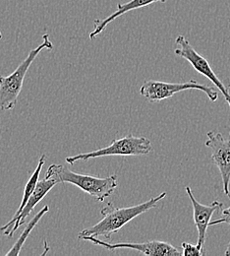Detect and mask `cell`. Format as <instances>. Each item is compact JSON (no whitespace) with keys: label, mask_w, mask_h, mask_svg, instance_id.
<instances>
[{"label":"cell","mask_w":230,"mask_h":256,"mask_svg":"<svg viewBox=\"0 0 230 256\" xmlns=\"http://www.w3.org/2000/svg\"><path fill=\"white\" fill-rule=\"evenodd\" d=\"M166 194V192H163L144 203L123 208L115 207L113 202H108L100 210V215L102 216L101 220L99 223L81 230L78 234V240H82L86 236H103L104 238L109 240L112 234L118 232L132 220L156 208L157 204L165 198Z\"/></svg>","instance_id":"1"},{"label":"cell","mask_w":230,"mask_h":256,"mask_svg":"<svg viewBox=\"0 0 230 256\" xmlns=\"http://www.w3.org/2000/svg\"><path fill=\"white\" fill-rule=\"evenodd\" d=\"M45 176L54 178L58 184H74L99 202L104 201L115 192L118 186V178L116 174L107 178L82 174L70 170L64 164H50Z\"/></svg>","instance_id":"2"},{"label":"cell","mask_w":230,"mask_h":256,"mask_svg":"<svg viewBox=\"0 0 230 256\" xmlns=\"http://www.w3.org/2000/svg\"><path fill=\"white\" fill-rule=\"evenodd\" d=\"M42 40L43 42L32 50L13 73L7 76L0 75V110H10L15 108L18 96L23 88L26 74L33 60L43 48H53V44L49 40V34H43Z\"/></svg>","instance_id":"3"},{"label":"cell","mask_w":230,"mask_h":256,"mask_svg":"<svg viewBox=\"0 0 230 256\" xmlns=\"http://www.w3.org/2000/svg\"><path fill=\"white\" fill-rule=\"evenodd\" d=\"M152 151H153L152 142L148 138L127 135L120 139L113 140L109 146L104 147L102 149L67 157L65 162L72 166L78 162L91 160V159L100 158V157L144 156V155L150 154Z\"/></svg>","instance_id":"4"},{"label":"cell","mask_w":230,"mask_h":256,"mask_svg":"<svg viewBox=\"0 0 230 256\" xmlns=\"http://www.w3.org/2000/svg\"><path fill=\"white\" fill-rule=\"evenodd\" d=\"M187 90L202 91L212 102H217L219 98V94L214 87L200 84L196 80H190L184 83H166L149 80L145 81L140 88V94L151 102H158Z\"/></svg>","instance_id":"5"},{"label":"cell","mask_w":230,"mask_h":256,"mask_svg":"<svg viewBox=\"0 0 230 256\" xmlns=\"http://www.w3.org/2000/svg\"><path fill=\"white\" fill-rule=\"evenodd\" d=\"M175 44L177 46V48L174 50L175 54L186 60L194 67V69L197 72L204 75L209 80H211V82L214 83L215 86L223 93L226 100L228 102L230 106V94L229 88H227L224 85V83L219 79V77L213 71L209 62L198 54V52H196V50L191 46L190 42L184 36H178L175 40Z\"/></svg>","instance_id":"6"},{"label":"cell","mask_w":230,"mask_h":256,"mask_svg":"<svg viewBox=\"0 0 230 256\" xmlns=\"http://www.w3.org/2000/svg\"><path fill=\"white\" fill-rule=\"evenodd\" d=\"M208 140L205 145L212 150V162L216 164L223 178L224 192L230 195V138L225 139L222 133L210 131L207 133Z\"/></svg>","instance_id":"7"},{"label":"cell","mask_w":230,"mask_h":256,"mask_svg":"<svg viewBox=\"0 0 230 256\" xmlns=\"http://www.w3.org/2000/svg\"><path fill=\"white\" fill-rule=\"evenodd\" d=\"M82 240L91 242L96 246H100L109 250H115L118 248H130L137 250L140 254L151 256H182L178 250L172 244L160 242V240H151L147 242H120V244H108L106 242L100 240L95 236H86Z\"/></svg>","instance_id":"8"},{"label":"cell","mask_w":230,"mask_h":256,"mask_svg":"<svg viewBox=\"0 0 230 256\" xmlns=\"http://www.w3.org/2000/svg\"><path fill=\"white\" fill-rule=\"evenodd\" d=\"M186 192L189 196L193 206V218L198 230V248L205 254V242L207 238V230L211 223L213 215L224 207V203L220 201H214L210 205H203L194 197L190 186H186Z\"/></svg>","instance_id":"9"},{"label":"cell","mask_w":230,"mask_h":256,"mask_svg":"<svg viewBox=\"0 0 230 256\" xmlns=\"http://www.w3.org/2000/svg\"><path fill=\"white\" fill-rule=\"evenodd\" d=\"M56 184H58L57 180H55L52 178H47L45 176L43 180H39L33 190V194L31 196V198L29 199L28 203L26 204L25 208L23 209V211L21 212V214L18 216L14 226L9 234V236H13L14 232L26 222L27 217H29V215L31 214V212L34 209V207L46 196V194L50 192Z\"/></svg>","instance_id":"10"},{"label":"cell","mask_w":230,"mask_h":256,"mask_svg":"<svg viewBox=\"0 0 230 256\" xmlns=\"http://www.w3.org/2000/svg\"><path fill=\"white\" fill-rule=\"evenodd\" d=\"M167 0H131L129 2H126L124 4H121V3H118L117 5V10L111 14L110 16L102 19V20H99V19H96L94 21V30L93 32H90V38L91 40H94L96 38L99 34L103 32L105 30V28L107 27V25L109 23H111L112 21H114L115 19H117L118 17L122 16L123 14L127 13V12H130L132 10H136V9H140V8H143L145 6H148V5H151V4H154V3H157V2H161V3H165Z\"/></svg>","instance_id":"11"},{"label":"cell","mask_w":230,"mask_h":256,"mask_svg":"<svg viewBox=\"0 0 230 256\" xmlns=\"http://www.w3.org/2000/svg\"><path fill=\"white\" fill-rule=\"evenodd\" d=\"M45 158H46V156H45L44 154H42V155L40 156V159L38 160V164H37V166H36V168H35L33 174L31 176V178H29L28 182H27L26 186H25L24 194H23V198H22V201H21V203H20V206L18 207L17 211L15 212L13 218H12L7 224L0 226V234L8 236H9V234H10V232H11L13 226H14V224H15V222H16L18 216L21 214V212H22L23 209L25 208L26 204L28 203L29 199L31 198L33 190H34V188H35V186H36V184H37V182H38L39 174H40L41 168H42V166H43V164H44V162H45Z\"/></svg>","instance_id":"12"},{"label":"cell","mask_w":230,"mask_h":256,"mask_svg":"<svg viewBox=\"0 0 230 256\" xmlns=\"http://www.w3.org/2000/svg\"><path fill=\"white\" fill-rule=\"evenodd\" d=\"M48 211H49V207H48V205H45V206L33 217V219L31 220V222L26 226L24 232L21 234L20 238H19L18 240L14 244V246H12V248L6 254V256H17L20 254V252H21V250L23 248V246H24L26 240L28 238L29 234H30L31 232L33 230V228L38 223V221L43 217V215H44L45 213H47Z\"/></svg>","instance_id":"13"},{"label":"cell","mask_w":230,"mask_h":256,"mask_svg":"<svg viewBox=\"0 0 230 256\" xmlns=\"http://www.w3.org/2000/svg\"><path fill=\"white\" fill-rule=\"evenodd\" d=\"M181 246L183 248L182 256H202L205 254L198 248L197 244H191L188 242H182Z\"/></svg>","instance_id":"14"},{"label":"cell","mask_w":230,"mask_h":256,"mask_svg":"<svg viewBox=\"0 0 230 256\" xmlns=\"http://www.w3.org/2000/svg\"><path fill=\"white\" fill-rule=\"evenodd\" d=\"M229 197H230V195H229ZM223 223L230 224V206L228 209H226V210L223 211V216H222L220 219H218V220H216V221H212V222L210 223V226L223 224Z\"/></svg>","instance_id":"15"},{"label":"cell","mask_w":230,"mask_h":256,"mask_svg":"<svg viewBox=\"0 0 230 256\" xmlns=\"http://www.w3.org/2000/svg\"><path fill=\"white\" fill-rule=\"evenodd\" d=\"M226 256H230V242L228 246V248H227V252H226Z\"/></svg>","instance_id":"16"},{"label":"cell","mask_w":230,"mask_h":256,"mask_svg":"<svg viewBox=\"0 0 230 256\" xmlns=\"http://www.w3.org/2000/svg\"><path fill=\"white\" fill-rule=\"evenodd\" d=\"M2 38V34H1V31H0V38Z\"/></svg>","instance_id":"17"},{"label":"cell","mask_w":230,"mask_h":256,"mask_svg":"<svg viewBox=\"0 0 230 256\" xmlns=\"http://www.w3.org/2000/svg\"><path fill=\"white\" fill-rule=\"evenodd\" d=\"M229 22H230V20H229Z\"/></svg>","instance_id":"18"}]
</instances>
